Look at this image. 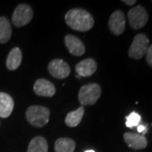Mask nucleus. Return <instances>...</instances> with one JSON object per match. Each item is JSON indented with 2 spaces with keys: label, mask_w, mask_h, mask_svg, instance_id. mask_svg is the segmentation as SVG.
<instances>
[{
  "label": "nucleus",
  "mask_w": 152,
  "mask_h": 152,
  "mask_svg": "<svg viewBox=\"0 0 152 152\" xmlns=\"http://www.w3.org/2000/svg\"><path fill=\"white\" fill-rule=\"evenodd\" d=\"M149 44V39L145 34L136 35L129 49V56L134 59H140L146 53Z\"/></svg>",
  "instance_id": "4"
},
{
  "label": "nucleus",
  "mask_w": 152,
  "mask_h": 152,
  "mask_svg": "<svg viewBox=\"0 0 152 152\" xmlns=\"http://www.w3.org/2000/svg\"><path fill=\"white\" fill-rule=\"evenodd\" d=\"M32 18L33 10L31 7L22 4L15 8L12 15V22L15 26L22 27L29 24Z\"/></svg>",
  "instance_id": "5"
},
{
  "label": "nucleus",
  "mask_w": 152,
  "mask_h": 152,
  "mask_svg": "<svg viewBox=\"0 0 152 152\" xmlns=\"http://www.w3.org/2000/svg\"><path fill=\"white\" fill-rule=\"evenodd\" d=\"M148 14L145 9L141 5H138L132 8L128 13V20L129 25L133 29L139 30L144 27L148 21Z\"/></svg>",
  "instance_id": "6"
},
{
  "label": "nucleus",
  "mask_w": 152,
  "mask_h": 152,
  "mask_svg": "<svg viewBox=\"0 0 152 152\" xmlns=\"http://www.w3.org/2000/svg\"><path fill=\"white\" fill-rule=\"evenodd\" d=\"M137 130H138L140 134H142V135H144V134H145L147 133L146 126L144 124H139L137 126Z\"/></svg>",
  "instance_id": "21"
},
{
  "label": "nucleus",
  "mask_w": 152,
  "mask_h": 152,
  "mask_svg": "<svg viewBox=\"0 0 152 152\" xmlns=\"http://www.w3.org/2000/svg\"><path fill=\"white\" fill-rule=\"evenodd\" d=\"M85 152H95L94 151H92V150H90V151H86Z\"/></svg>",
  "instance_id": "23"
},
{
  "label": "nucleus",
  "mask_w": 152,
  "mask_h": 152,
  "mask_svg": "<svg viewBox=\"0 0 152 152\" xmlns=\"http://www.w3.org/2000/svg\"><path fill=\"white\" fill-rule=\"evenodd\" d=\"M34 91L40 96L52 97L55 95L56 89L52 82L45 79H39L34 84Z\"/></svg>",
  "instance_id": "9"
},
{
  "label": "nucleus",
  "mask_w": 152,
  "mask_h": 152,
  "mask_svg": "<svg viewBox=\"0 0 152 152\" xmlns=\"http://www.w3.org/2000/svg\"><path fill=\"white\" fill-rule=\"evenodd\" d=\"M22 61V53L20 49L19 48H15L10 51L9 53L7 59H6V67L10 70H15L17 69Z\"/></svg>",
  "instance_id": "14"
},
{
  "label": "nucleus",
  "mask_w": 152,
  "mask_h": 152,
  "mask_svg": "<svg viewBox=\"0 0 152 152\" xmlns=\"http://www.w3.org/2000/svg\"><path fill=\"white\" fill-rule=\"evenodd\" d=\"M84 113H85V109H84L83 106L79 107L75 111L69 113L67 114L65 118L66 125L70 127V128L77 127L78 125L80 124L82 118H83V116H84Z\"/></svg>",
  "instance_id": "15"
},
{
  "label": "nucleus",
  "mask_w": 152,
  "mask_h": 152,
  "mask_svg": "<svg viewBox=\"0 0 152 152\" xmlns=\"http://www.w3.org/2000/svg\"><path fill=\"white\" fill-rule=\"evenodd\" d=\"M102 94V88L98 84H88L83 86L79 91V101L83 106H91L96 103Z\"/></svg>",
  "instance_id": "3"
},
{
  "label": "nucleus",
  "mask_w": 152,
  "mask_h": 152,
  "mask_svg": "<svg viewBox=\"0 0 152 152\" xmlns=\"http://www.w3.org/2000/svg\"><path fill=\"white\" fill-rule=\"evenodd\" d=\"M141 121V117L139 113H137L135 112L131 113L129 116L126 117V122H125V125L127 128H134L136 126L140 124Z\"/></svg>",
  "instance_id": "19"
},
{
  "label": "nucleus",
  "mask_w": 152,
  "mask_h": 152,
  "mask_svg": "<svg viewBox=\"0 0 152 152\" xmlns=\"http://www.w3.org/2000/svg\"><path fill=\"white\" fill-rule=\"evenodd\" d=\"M126 20L124 12L116 10L111 15L108 20V27L110 31L116 36L123 34L125 30Z\"/></svg>",
  "instance_id": "7"
},
{
  "label": "nucleus",
  "mask_w": 152,
  "mask_h": 152,
  "mask_svg": "<svg viewBox=\"0 0 152 152\" xmlns=\"http://www.w3.org/2000/svg\"><path fill=\"white\" fill-rule=\"evenodd\" d=\"M55 152H74L75 142L69 138H59L55 142Z\"/></svg>",
  "instance_id": "17"
},
{
  "label": "nucleus",
  "mask_w": 152,
  "mask_h": 152,
  "mask_svg": "<svg viewBox=\"0 0 152 152\" xmlns=\"http://www.w3.org/2000/svg\"><path fill=\"white\" fill-rule=\"evenodd\" d=\"M124 140L129 147L134 150H143L146 148L148 145L146 138L136 133H125L124 134Z\"/></svg>",
  "instance_id": "10"
},
{
  "label": "nucleus",
  "mask_w": 152,
  "mask_h": 152,
  "mask_svg": "<svg viewBox=\"0 0 152 152\" xmlns=\"http://www.w3.org/2000/svg\"><path fill=\"white\" fill-rule=\"evenodd\" d=\"M14 100L9 94L0 92V118H6L14 110Z\"/></svg>",
  "instance_id": "13"
},
{
  "label": "nucleus",
  "mask_w": 152,
  "mask_h": 152,
  "mask_svg": "<svg viewBox=\"0 0 152 152\" xmlns=\"http://www.w3.org/2000/svg\"><path fill=\"white\" fill-rule=\"evenodd\" d=\"M26 117L32 126L42 128L48 123L50 111L42 106H31L26 110Z\"/></svg>",
  "instance_id": "2"
},
{
  "label": "nucleus",
  "mask_w": 152,
  "mask_h": 152,
  "mask_svg": "<svg viewBox=\"0 0 152 152\" xmlns=\"http://www.w3.org/2000/svg\"><path fill=\"white\" fill-rule=\"evenodd\" d=\"M65 21L67 25L75 31H87L94 26V19L92 15L82 9H72L65 15Z\"/></svg>",
  "instance_id": "1"
},
{
  "label": "nucleus",
  "mask_w": 152,
  "mask_h": 152,
  "mask_svg": "<svg viewBox=\"0 0 152 152\" xmlns=\"http://www.w3.org/2000/svg\"><path fill=\"white\" fill-rule=\"evenodd\" d=\"M48 71L51 75L57 79H64L69 75L70 68L64 60L53 59L49 63Z\"/></svg>",
  "instance_id": "8"
},
{
  "label": "nucleus",
  "mask_w": 152,
  "mask_h": 152,
  "mask_svg": "<svg viewBox=\"0 0 152 152\" xmlns=\"http://www.w3.org/2000/svg\"><path fill=\"white\" fill-rule=\"evenodd\" d=\"M145 58L148 64L152 67V44L151 46H149V48L147 49L146 53H145Z\"/></svg>",
  "instance_id": "20"
},
{
  "label": "nucleus",
  "mask_w": 152,
  "mask_h": 152,
  "mask_svg": "<svg viewBox=\"0 0 152 152\" xmlns=\"http://www.w3.org/2000/svg\"><path fill=\"white\" fill-rule=\"evenodd\" d=\"M67 49L74 56H82L86 52V48L81 41L73 35H67L64 38Z\"/></svg>",
  "instance_id": "11"
},
{
  "label": "nucleus",
  "mask_w": 152,
  "mask_h": 152,
  "mask_svg": "<svg viewBox=\"0 0 152 152\" xmlns=\"http://www.w3.org/2000/svg\"><path fill=\"white\" fill-rule=\"evenodd\" d=\"M12 36V28L9 20L0 17V43H6Z\"/></svg>",
  "instance_id": "18"
},
{
  "label": "nucleus",
  "mask_w": 152,
  "mask_h": 152,
  "mask_svg": "<svg viewBox=\"0 0 152 152\" xmlns=\"http://www.w3.org/2000/svg\"><path fill=\"white\" fill-rule=\"evenodd\" d=\"M123 2L124 4H126L127 5H134V4H136L135 0H130V1H129V0H124Z\"/></svg>",
  "instance_id": "22"
},
{
  "label": "nucleus",
  "mask_w": 152,
  "mask_h": 152,
  "mask_svg": "<svg viewBox=\"0 0 152 152\" xmlns=\"http://www.w3.org/2000/svg\"><path fill=\"white\" fill-rule=\"evenodd\" d=\"M48 142L43 137H35L30 142L28 145L27 152H48Z\"/></svg>",
  "instance_id": "16"
},
{
  "label": "nucleus",
  "mask_w": 152,
  "mask_h": 152,
  "mask_svg": "<svg viewBox=\"0 0 152 152\" xmlns=\"http://www.w3.org/2000/svg\"><path fill=\"white\" fill-rule=\"evenodd\" d=\"M97 69L96 62L93 58H87L79 62L75 66V70L78 75L80 77L91 76Z\"/></svg>",
  "instance_id": "12"
}]
</instances>
